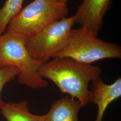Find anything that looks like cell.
Here are the masks:
<instances>
[{
	"label": "cell",
	"instance_id": "8",
	"mask_svg": "<svg viewBox=\"0 0 121 121\" xmlns=\"http://www.w3.org/2000/svg\"><path fill=\"white\" fill-rule=\"evenodd\" d=\"M82 105L75 98L68 96L54 101L47 113L45 121H78V114Z\"/></svg>",
	"mask_w": 121,
	"mask_h": 121
},
{
	"label": "cell",
	"instance_id": "11",
	"mask_svg": "<svg viewBox=\"0 0 121 121\" xmlns=\"http://www.w3.org/2000/svg\"><path fill=\"white\" fill-rule=\"evenodd\" d=\"M19 73V69L13 66H8L0 68V109L5 103L1 98V92L5 84L12 81L18 76Z\"/></svg>",
	"mask_w": 121,
	"mask_h": 121
},
{
	"label": "cell",
	"instance_id": "4",
	"mask_svg": "<svg viewBox=\"0 0 121 121\" xmlns=\"http://www.w3.org/2000/svg\"><path fill=\"white\" fill-rule=\"evenodd\" d=\"M68 12L67 3L60 0H34L10 21L6 31L30 37L65 17Z\"/></svg>",
	"mask_w": 121,
	"mask_h": 121
},
{
	"label": "cell",
	"instance_id": "10",
	"mask_svg": "<svg viewBox=\"0 0 121 121\" xmlns=\"http://www.w3.org/2000/svg\"><path fill=\"white\" fill-rule=\"evenodd\" d=\"M24 0H7L0 9V35L6 32L10 21L22 10Z\"/></svg>",
	"mask_w": 121,
	"mask_h": 121
},
{
	"label": "cell",
	"instance_id": "7",
	"mask_svg": "<svg viewBox=\"0 0 121 121\" xmlns=\"http://www.w3.org/2000/svg\"><path fill=\"white\" fill-rule=\"evenodd\" d=\"M92 88L89 91V102L98 106V112L95 121H102L104 113L108 105L121 97V78H117L112 84L104 83L99 77L91 81Z\"/></svg>",
	"mask_w": 121,
	"mask_h": 121
},
{
	"label": "cell",
	"instance_id": "5",
	"mask_svg": "<svg viewBox=\"0 0 121 121\" xmlns=\"http://www.w3.org/2000/svg\"><path fill=\"white\" fill-rule=\"evenodd\" d=\"M74 23V15L64 17L48 25L37 34L28 37L26 48L38 64L48 62L63 46Z\"/></svg>",
	"mask_w": 121,
	"mask_h": 121
},
{
	"label": "cell",
	"instance_id": "3",
	"mask_svg": "<svg viewBox=\"0 0 121 121\" xmlns=\"http://www.w3.org/2000/svg\"><path fill=\"white\" fill-rule=\"evenodd\" d=\"M69 57L86 64L106 58H121V48L97 38V35L85 27L69 31L63 46L52 58Z\"/></svg>",
	"mask_w": 121,
	"mask_h": 121
},
{
	"label": "cell",
	"instance_id": "1",
	"mask_svg": "<svg viewBox=\"0 0 121 121\" xmlns=\"http://www.w3.org/2000/svg\"><path fill=\"white\" fill-rule=\"evenodd\" d=\"M102 71L98 66L69 57L53 58L38 69L42 78L52 81L62 92L77 99L82 107L90 103L89 82L99 77Z\"/></svg>",
	"mask_w": 121,
	"mask_h": 121
},
{
	"label": "cell",
	"instance_id": "12",
	"mask_svg": "<svg viewBox=\"0 0 121 121\" xmlns=\"http://www.w3.org/2000/svg\"><path fill=\"white\" fill-rule=\"evenodd\" d=\"M60 0L62 1V2H65V3H67L68 0Z\"/></svg>",
	"mask_w": 121,
	"mask_h": 121
},
{
	"label": "cell",
	"instance_id": "6",
	"mask_svg": "<svg viewBox=\"0 0 121 121\" xmlns=\"http://www.w3.org/2000/svg\"><path fill=\"white\" fill-rule=\"evenodd\" d=\"M112 1V0H83L74 15L75 23L97 35Z\"/></svg>",
	"mask_w": 121,
	"mask_h": 121
},
{
	"label": "cell",
	"instance_id": "2",
	"mask_svg": "<svg viewBox=\"0 0 121 121\" xmlns=\"http://www.w3.org/2000/svg\"><path fill=\"white\" fill-rule=\"evenodd\" d=\"M28 36L13 31L0 35V68L8 66L20 71L19 83L32 89L45 87L48 82L39 75L40 65L33 60L26 47Z\"/></svg>",
	"mask_w": 121,
	"mask_h": 121
},
{
	"label": "cell",
	"instance_id": "9",
	"mask_svg": "<svg viewBox=\"0 0 121 121\" xmlns=\"http://www.w3.org/2000/svg\"><path fill=\"white\" fill-rule=\"evenodd\" d=\"M28 105V102L26 100L18 103H4L0 109L7 121H45L44 115L31 113Z\"/></svg>",
	"mask_w": 121,
	"mask_h": 121
}]
</instances>
